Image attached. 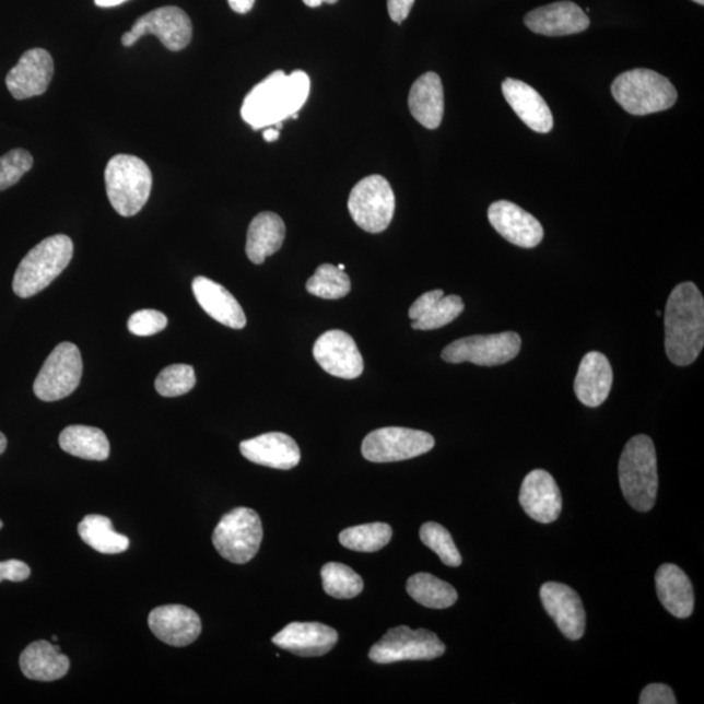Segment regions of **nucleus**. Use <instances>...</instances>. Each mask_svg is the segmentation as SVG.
<instances>
[{
    "label": "nucleus",
    "mask_w": 704,
    "mask_h": 704,
    "mask_svg": "<svg viewBox=\"0 0 704 704\" xmlns=\"http://www.w3.org/2000/svg\"><path fill=\"white\" fill-rule=\"evenodd\" d=\"M310 92V79L303 71H275L254 86L242 106V118L254 130L296 118Z\"/></svg>",
    "instance_id": "f257e3e1"
},
{
    "label": "nucleus",
    "mask_w": 704,
    "mask_h": 704,
    "mask_svg": "<svg viewBox=\"0 0 704 704\" xmlns=\"http://www.w3.org/2000/svg\"><path fill=\"white\" fill-rule=\"evenodd\" d=\"M665 325L669 361L679 367L693 364L704 347V301L693 282H683L670 293Z\"/></svg>",
    "instance_id": "f03ea898"
},
{
    "label": "nucleus",
    "mask_w": 704,
    "mask_h": 704,
    "mask_svg": "<svg viewBox=\"0 0 704 704\" xmlns=\"http://www.w3.org/2000/svg\"><path fill=\"white\" fill-rule=\"evenodd\" d=\"M622 494L636 512L653 509L658 496V459L655 445L646 435L631 438L622 451L619 464Z\"/></svg>",
    "instance_id": "7ed1b4c3"
},
{
    "label": "nucleus",
    "mask_w": 704,
    "mask_h": 704,
    "mask_svg": "<svg viewBox=\"0 0 704 704\" xmlns=\"http://www.w3.org/2000/svg\"><path fill=\"white\" fill-rule=\"evenodd\" d=\"M72 256L73 243L67 235H52L38 243L17 267L13 293L23 300L40 293L69 267Z\"/></svg>",
    "instance_id": "20e7f679"
},
{
    "label": "nucleus",
    "mask_w": 704,
    "mask_h": 704,
    "mask_svg": "<svg viewBox=\"0 0 704 704\" xmlns=\"http://www.w3.org/2000/svg\"><path fill=\"white\" fill-rule=\"evenodd\" d=\"M108 201L120 215H137L145 207L153 187L151 168L131 154H118L108 161L105 171Z\"/></svg>",
    "instance_id": "39448f33"
},
{
    "label": "nucleus",
    "mask_w": 704,
    "mask_h": 704,
    "mask_svg": "<svg viewBox=\"0 0 704 704\" xmlns=\"http://www.w3.org/2000/svg\"><path fill=\"white\" fill-rule=\"evenodd\" d=\"M615 103L633 115L668 110L677 101L676 87L662 74L635 69L621 73L612 84Z\"/></svg>",
    "instance_id": "423d86ee"
},
{
    "label": "nucleus",
    "mask_w": 704,
    "mask_h": 704,
    "mask_svg": "<svg viewBox=\"0 0 704 704\" xmlns=\"http://www.w3.org/2000/svg\"><path fill=\"white\" fill-rule=\"evenodd\" d=\"M262 535L259 514L248 507H236L214 528L213 545L230 563L247 564L259 552Z\"/></svg>",
    "instance_id": "0eeeda50"
},
{
    "label": "nucleus",
    "mask_w": 704,
    "mask_h": 704,
    "mask_svg": "<svg viewBox=\"0 0 704 704\" xmlns=\"http://www.w3.org/2000/svg\"><path fill=\"white\" fill-rule=\"evenodd\" d=\"M349 212L356 225L371 234H380L396 212V196L382 175H369L352 188Z\"/></svg>",
    "instance_id": "6e6552de"
},
{
    "label": "nucleus",
    "mask_w": 704,
    "mask_h": 704,
    "mask_svg": "<svg viewBox=\"0 0 704 704\" xmlns=\"http://www.w3.org/2000/svg\"><path fill=\"white\" fill-rule=\"evenodd\" d=\"M83 376V359L77 344L62 342L40 368L33 390L40 401H59L78 389Z\"/></svg>",
    "instance_id": "1a4fd4ad"
},
{
    "label": "nucleus",
    "mask_w": 704,
    "mask_h": 704,
    "mask_svg": "<svg viewBox=\"0 0 704 704\" xmlns=\"http://www.w3.org/2000/svg\"><path fill=\"white\" fill-rule=\"evenodd\" d=\"M446 647L435 633L409 626L392 627L372 646L369 659L377 665L406 660H433L443 656Z\"/></svg>",
    "instance_id": "9d476101"
},
{
    "label": "nucleus",
    "mask_w": 704,
    "mask_h": 704,
    "mask_svg": "<svg viewBox=\"0 0 704 704\" xmlns=\"http://www.w3.org/2000/svg\"><path fill=\"white\" fill-rule=\"evenodd\" d=\"M435 446V438L430 433L402 426L371 432L362 444V455L369 462H399L425 455Z\"/></svg>",
    "instance_id": "9b49d317"
},
{
    "label": "nucleus",
    "mask_w": 704,
    "mask_h": 704,
    "mask_svg": "<svg viewBox=\"0 0 704 704\" xmlns=\"http://www.w3.org/2000/svg\"><path fill=\"white\" fill-rule=\"evenodd\" d=\"M523 340L516 331L490 336H472L451 342L443 351L445 362L459 364L469 362L482 367H494L509 363L519 354Z\"/></svg>",
    "instance_id": "f8f14e48"
},
{
    "label": "nucleus",
    "mask_w": 704,
    "mask_h": 704,
    "mask_svg": "<svg viewBox=\"0 0 704 704\" xmlns=\"http://www.w3.org/2000/svg\"><path fill=\"white\" fill-rule=\"evenodd\" d=\"M192 23L187 13L179 7L166 5L148 12L133 24L130 32L121 37V44L131 47L141 37L153 35L171 51H180L191 43Z\"/></svg>",
    "instance_id": "ddd939ff"
},
{
    "label": "nucleus",
    "mask_w": 704,
    "mask_h": 704,
    "mask_svg": "<svg viewBox=\"0 0 704 704\" xmlns=\"http://www.w3.org/2000/svg\"><path fill=\"white\" fill-rule=\"evenodd\" d=\"M314 356L318 365L331 376L352 380L363 374V356L347 331H325L315 343Z\"/></svg>",
    "instance_id": "4468645a"
},
{
    "label": "nucleus",
    "mask_w": 704,
    "mask_h": 704,
    "mask_svg": "<svg viewBox=\"0 0 704 704\" xmlns=\"http://www.w3.org/2000/svg\"><path fill=\"white\" fill-rule=\"evenodd\" d=\"M540 599L548 614L556 622L567 640L578 641L586 631V612L579 595L564 584L547 582L540 588Z\"/></svg>",
    "instance_id": "2eb2a0df"
},
{
    "label": "nucleus",
    "mask_w": 704,
    "mask_h": 704,
    "mask_svg": "<svg viewBox=\"0 0 704 704\" xmlns=\"http://www.w3.org/2000/svg\"><path fill=\"white\" fill-rule=\"evenodd\" d=\"M54 77V60L49 51L31 49L7 74L5 85L12 97L19 101L40 96L49 87Z\"/></svg>",
    "instance_id": "dca6fc26"
},
{
    "label": "nucleus",
    "mask_w": 704,
    "mask_h": 704,
    "mask_svg": "<svg viewBox=\"0 0 704 704\" xmlns=\"http://www.w3.org/2000/svg\"><path fill=\"white\" fill-rule=\"evenodd\" d=\"M489 220L496 232L512 245L533 248L544 238L541 223L511 201H496L489 209Z\"/></svg>",
    "instance_id": "f3484780"
},
{
    "label": "nucleus",
    "mask_w": 704,
    "mask_h": 704,
    "mask_svg": "<svg viewBox=\"0 0 704 704\" xmlns=\"http://www.w3.org/2000/svg\"><path fill=\"white\" fill-rule=\"evenodd\" d=\"M519 504L527 516L540 524H552L563 511V497L550 472L533 470L525 478Z\"/></svg>",
    "instance_id": "a211bd4d"
},
{
    "label": "nucleus",
    "mask_w": 704,
    "mask_h": 704,
    "mask_svg": "<svg viewBox=\"0 0 704 704\" xmlns=\"http://www.w3.org/2000/svg\"><path fill=\"white\" fill-rule=\"evenodd\" d=\"M149 629L168 646L186 647L201 634V620L193 609L172 605L154 608L148 619Z\"/></svg>",
    "instance_id": "6ab92c4d"
},
{
    "label": "nucleus",
    "mask_w": 704,
    "mask_h": 704,
    "mask_svg": "<svg viewBox=\"0 0 704 704\" xmlns=\"http://www.w3.org/2000/svg\"><path fill=\"white\" fill-rule=\"evenodd\" d=\"M528 30L548 37L577 35L590 26V19L573 2H558L539 7L525 17Z\"/></svg>",
    "instance_id": "aec40b11"
},
{
    "label": "nucleus",
    "mask_w": 704,
    "mask_h": 704,
    "mask_svg": "<svg viewBox=\"0 0 704 704\" xmlns=\"http://www.w3.org/2000/svg\"><path fill=\"white\" fill-rule=\"evenodd\" d=\"M272 642L302 658H315L333 649L338 642V633L320 622H291L273 636Z\"/></svg>",
    "instance_id": "412c9836"
},
{
    "label": "nucleus",
    "mask_w": 704,
    "mask_h": 704,
    "mask_svg": "<svg viewBox=\"0 0 704 704\" xmlns=\"http://www.w3.org/2000/svg\"><path fill=\"white\" fill-rule=\"evenodd\" d=\"M242 456L256 465L291 470L301 462V449L293 437L281 432L263 433L240 443Z\"/></svg>",
    "instance_id": "4be33fe9"
},
{
    "label": "nucleus",
    "mask_w": 704,
    "mask_h": 704,
    "mask_svg": "<svg viewBox=\"0 0 704 704\" xmlns=\"http://www.w3.org/2000/svg\"><path fill=\"white\" fill-rule=\"evenodd\" d=\"M613 384L612 365L599 351H591L582 359L574 380L575 396L587 408H599L607 401Z\"/></svg>",
    "instance_id": "5701e85b"
},
{
    "label": "nucleus",
    "mask_w": 704,
    "mask_h": 704,
    "mask_svg": "<svg viewBox=\"0 0 704 704\" xmlns=\"http://www.w3.org/2000/svg\"><path fill=\"white\" fill-rule=\"evenodd\" d=\"M196 301L206 313L225 327L243 329L247 318L238 301L230 291L207 277H196L192 282Z\"/></svg>",
    "instance_id": "b1692460"
},
{
    "label": "nucleus",
    "mask_w": 704,
    "mask_h": 704,
    "mask_svg": "<svg viewBox=\"0 0 704 704\" xmlns=\"http://www.w3.org/2000/svg\"><path fill=\"white\" fill-rule=\"evenodd\" d=\"M504 97L524 124L539 133H548L553 128V115L545 99L532 86L516 79L503 83Z\"/></svg>",
    "instance_id": "393cba45"
},
{
    "label": "nucleus",
    "mask_w": 704,
    "mask_h": 704,
    "mask_svg": "<svg viewBox=\"0 0 704 704\" xmlns=\"http://www.w3.org/2000/svg\"><path fill=\"white\" fill-rule=\"evenodd\" d=\"M465 304L458 295L445 296L443 290H432L412 304L409 317L415 330H433L446 327L464 313Z\"/></svg>",
    "instance_id": "a878e982"
},
{
    "label": "nucleus",
    "mask_w": 704,
    "mask_h": 704,
    "mask_svg": "<svg viewBox=\"0 0 704 704\" xmlns=\"http://www.w3.org/2000/svg\"><path fill=\"white\" fill-rule=\"evenodd\" d=\"M656 592L662 607L677 619H688L694 611L692 582L681 567L665 564L655 575Z\"/></svg>",
    "instance_id": "bb28decb"
},
{
    "label": "nucleus",
    "mask_w": 704,
    "mask_h": 704,
    "mask_svg": "<svg viewBox=\"0 0 704 704\" xmlns=\"http://www.w3.org/2000/svg\"><path fill=\"white\" fill-rule=\"evenodd\" d=\"M409 107L419 124L429 130L442 125L445 110L443 81L436 72H426L411 86Z\"/></svg>",
    "instance_id": "cd10ccee"
},
{
    "label": "nucleus",
    "mask_w": 704,
    "mask_h": 704,
    "mask_svg": "<svg viewBox=\"0 0 704 704\" xmlns=\"http://www.w3.org/2000/svg\"><path fill=\"white\" fill-rule=\"evenodd\" d=\"M20 668L26 679L51 682L69 673L70 659L52 643L37 641L31 643L20 656Z\"/></svg>",
    "instance_id": "c85d7f7f"
},
{
    "label": "nucleus",
    "mask_w": 704,
    "mask_h": 704,
    "mask_svg": "<svg viewBox=\"0 0 704 704\" xmlns=\"http://www.w3.org/2000/svg\"><path fill=\"white\" fill-rule=\"evenodd\" d=\"M286 226L279 214L262 212L257 214L248 227L246 253L248 259L260 266L269 256L279 253Z\"/></svg>",
    "instance_id": "c756f323"
},
{
    "label": "nucleus",
    "mask_w": 704,
    "mask_h": 704,
    "mask_svg": "<svg viewBox=\"0 0 704 704\" xmlns=\"http://www.w3.org/2000/svg\"><path fill=\"white\" fill-rule=\"evenodd\" d=\"M59 445L73 457L90 460H106L110 456V443L104 431L87 425H70L60 433Z\"/></svg>",
    "instance_id": "7c9ffc66"
},
{
    "label": "nucleus",
    "mask_w": 704,
    "mask_h": 704,
    "mask_svg": "<svg viewBox=\"0 0 704 704\" xmlns=\"http://www.w3.org/2000/svg\"><path fill=\"white\" fill-rule=\"evenodd\" d=\"M80 538L94 551L104 554L124 553L130 548V539L114 530L110 518L91 514L81 520Z\"/></svg>",
    "instance_id": "2f4dec72"
},
{
    "label": "nucleus",
    "mask_w": 704,
    "mask_h": 704,
    "mask_svg": "<svg viewBox=\"0 0 704 704\" xmlns=\"http://www.w3.org/2000/svg\"><path fill=\"white\" fill-rule=\"evenodd\" d=\"M406 590L419 605L432 609L450 608L458 600L455 587L430 573L412 575L406 585Z\"/></svg>",
    "instance_id": "473e14b6"
},
{
    "label": "nucleus",
    "mask_w": 704,
    "mask_h": 704,
    "mask_svg": "<svg viewBox=\"0 0 704 704\" xmlns=\"http://www.w3.org/2000/svg\"><path fill=\"white\" fill-rule=\"evenodd\" d=\"M324 591L336 599H352L364 590V582L351 567L328 563L321 568Z\"/></svg>",
    "instance_id": "72a5a7b5"
},
{
    "label": "nucleus",
    "mask_w": 704,
    "mask_h": 704,
    "mask_svg": "<svg viewBox=\"0 0 704 704\" xmlns=\"http://www.w3.org/2000/svg\"><path fill=\"white\" fill-rule=\"evenodd\" d=\"M392 537L387 524H368L347 528L340 533L343 547L356 552H377L387 547Z\"/></svg>",
    "instance_id": "f704fd0d"
},
{
    "label": "nucleus",
    "mask_w": 704,
    "mask_h": 704,
    "mask_svg": "<svg viewBox=\"0 0 704 704\" xmlns=\"http://www.w3.org/2000/svg\"><path fill=\"white\" fill-rule=\"evenodd\" d=\"M306 288L310 295L321 297V300L336 301L350 293L351 281L344 270L338 269L331 263H324L307 281Z\"/></svg>",
    "instance_id": "c9c22d12"
},
{
    "label": "nucleus",
    "mask_w": 704,
    "mask_h": 704,
    "mask_svg": "<svg viewBox=\"0 0 704 704\" xmlns=\"http://www.w3.org/2000/svg\"><path fill=\"white\" fill-rule=\"evenodd\" d=\"M421 539L425 547L435 552L443 564L458 567L462 565V556L455 540L446 528L436 523H426L421 528Z\"/></svg>",
    "instance_id": "e433bc0d"
},
{
    "label": "nucleus",
    "mask_w": 704,
    "mask_h": 704,
    "mask_svg": "<svg viewBox=\"0 0 704 704\" xmlns=\"http://www.w3.org/2000/svg\"><path fill=\"white\" fill-rule=\"evenodd\" d=\"M196 385L195 369L188 364L168 365L155 378V390L162 397H179L187 395Z\"/></svg>",
    "instance_id": "4c0bfd02"
},
{
    "label": "nucleus",
    "mask_w": 704,
    "mask_h": 704,
    "mask_svg": "<svg viewBox=\"0 0 704 704\" xmlns=\"http://www.w3.org/2000/svg\"><path fill=\"white\" fill-rule=\"evenodd\" d=\"M35 164L32 154L25 149H12L0 157V192L15 185Z\"/></svg>",
    "instance_id": "58836bf2"
},
{
    "label": "nucleus",
    "mask_w": 704,
    "mask_h": 704,
    "mask_svg": "<svg viewBox=\"0 0 704 704\" xmlns=\"http://www.w3.org/2000/svg\"><path fill=\"white\" fill-rule=\"evenodd\" d=\"M167 327V317L155 309H141L128 320V329L139 337H149L160 333Z\"/></svg>",
    "instance_id": "ea45409f"
},
{
    "label": "nucleus",
    "mask_w": 704,
    "mask_h": 704,
    "mask_svg": "<svg viewBox=\"0 0 704 704\" xmlns=\"http://www.w3.org/2000/svg\"><path fill=\"white\" fill-rule=\"evenodd\" d=\"M672 689L665 683H652L642 690L640 704H676Z\"/></svg>",
    "instance_id": "a19ab883"
},
{
    "label": "nucleus",
    "mask_w": 704,
    "mask_h": 704,
    "mask_svg": "<svg viewBox=\"0 0 704 704\" xmlns=\"http://www.w3.org/2000/svg\"><path fill=\"white\" fill-rule=\"evenodd\" d=\"M31 567L19 560H9L0 563V582H24L30 578Z\"/></svg>",
    "instance_id": "79ce46f5"
},
{
    "label": "nucleus",
    "mask_w": 704,
    "mask_h": 704,
    "mask_svg": "<svg viewBox=\"0 0 704 704\" xmlns=\"http://www.w3.org/2000/svg\"><path fill=\"white\" fill-rule=\"evenodd\" d=\"M415 0H388L389 16L392 22L402 24L409 17Z\"/></svg>",
    "instance_id": "37998d69"
},
{
    "label": "nucleus",
    "mask_w": 704,
    "mask_h": 704,
    "mask_svg": "<svg viewBox=\"0 0 704 704\" xmlns=\"http://www.w3.org/2000/svg\"><path fill=\"white\" fill-rule=\"evenodd\" d=\"M232 10L240 15H245L254 9L255 0H227Z\"/></svg>",
    "instance_id": "c03bdc74"
},
{
    "label": "nucleus",
    "mask_w": 704,
    "mask_h": 704,
    "mask_svg": "<svg viewBox=\"0 0 704 704\" xmlns=\"http://www.w3.org/2000/svg\"><path fill=\"white\" fill-rule=\"evenodd\" d=\"M263 139H266L268 142H273L277 139L280 138V128H277L274 126L268 127L266 131H263L262 134Z\"/></svg>",
    "instance_id": "a18cd8bd"
},
{
    "label": "nucleus",
    "mask_w": 704,
    "mask_h": 704,
    "mask_svg": "<svg viewBox=\"0 0 704 704\" xmlns=\"http://www.w3.org/2000/svg\"><path fill=\"white\" fill-rule=\"evenodd\" d=\"M128 2V0H94L101 9H110V7H117Z\"/></svg>",
    "instance_id": "49530a36"
},
{
    "label": "nucleus",
    "mask_w": 704,
    "mask_h": 704,
    "mask_svg": "<svg viewBox=\"0 0 704 704\" xmlns=\"http://www.w3.org/2000/svg\"><path fill=\"white\" fill-rule=\"evenodd\" d=\"M304 4L310 7V9H316V7H320L324 3L328 4H335L338 2V0H303Z\"/></svg>",
    "instance_id": "de8ad7c7"
},
{
    "label": "nucleus",
    "mask_w": 704,
    "mask_h": 704,
    "mask_svg": "<svg viewBox=\"0 0 704 704\" xmlns=\"http://www.w3.org/2000/svg\"><path fill=\"white\" fill-rule=\"evenodd\" d=\"M5 449H7V438H5V436L3 435V433H2V432H0V456H2V455H3V453L5 451Z\"/></svg>",
    "instance_id": "09e8293b"
},
{
    "label": "nucleus",
    "mask_w": 704,
    "mask_h": 704,
    "mask_svg": "<svg viewBox=\"0 0 704 704\" xmlns=\"http://www.w3.org/2000/svg\"><path fill=\"white\" fill-rule=\"evenodd\" d=\"M693 2L699 3V4H701V5H703V4H704V0H693Z\"/></svg>",
    "instance_id": "8fccbe9b"
},
{
    "label": "nucleus",
    "mask_w": 704,
    "mask_h": 704,
    "mask_svg": "<svg viewBox=\"0 0 704 704\" xmlns=\"http://www.w3.org/2000/svg\"><path fill=\"white\" fill-rule=\"evenodd\" d=\"M338 269L344 270L343 263H340V266H338Z\"/></svg>",
    "instance_id": "3c124183"
},
{
    "label": "nucleus",
    "mask_w": 704,
    "mask_h": 704,
    "mask_svg": "<svg viewBox=\"0 0 704 704\" xmlns=\"http://www.w3.org/2000/svg\"><path fill=\"white\" fill-rule=\"evenodd\" d=\"M2 527H3V523L2 520H0V530H2Z\"/></svg>",
    "instance_id": "603ef678"
}]
</instances>
